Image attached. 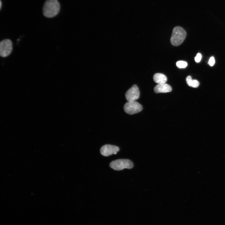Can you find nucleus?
Here are the masks:
<instances>
[{"label": "nucleus", "mask_w": 225, "mask_h": 225, "mask_svg": "<svg viewBox=\"0 0 225 225\" xmlns=\"http://www.w3.org/2000/svg\"><path fill=\"white\" fill-rule=\"evenodd\" d=\"M60 9V5L57 0H47L43 6V14L46 17L52 18L58 14Z\"/></svg>", "instance_id": "f257e3e1"}, {"label": "nucleus", "mask_w": 225, "mask_h": 225, "mask_svg": "<svg viewBox=\"0 0 225 225\" xmlns=\"http://www.w3.org/2000/svg\"><path fill=\"white\" fill-rule=\"evenodd\" d=\"M186 36V31L180 26L174 27L173 30L170 42L175 46L180 45L184 40Z\"/></svg>", "instance_id": "f03ea898"}, {"label": "nucleus", "mask_w": 225, "mask_h": 225, "mask_svg": "<svg viewBox=\"0 0 225 225\" xmlns=\"http://www.w3.org/2000/svg\"><path fill=\"white\" fill-rule=\"evenodd\" d=\"M132 161L128 159H119L111 162L110 167L112 169L117 171L121 170L124 168L131 169L133 167Z\"/></svg>", "instance_id": "7ed1b4c3"}, {"label": "nucleus", "mask_w": 225, "mask_h": 225, "mask_svg": "<svg viewBox=\"0 0 225 225\" xmlns=\"http://www.w3.org/2000/svg\"><path fill=\"white\" fill-rule=\"evenodd\" d=\"M123 108L124 111L130 115L139 112L142 109V106L135 101L128 102L124 104Z\"/></svg>", "instance_id": "20e7f679"}, {"label": "nucleus", "mask_w": 225, "mask_h": 225, "mask_svg": "<svg viewBox=\"0 0 225 225\" xmlns=\"http://www.w3.org/2000/svg\"><path fill=\"white\" fill-rule=\"evenodd\" d=\"M12 49L11 41L8 39L2 40L0 43V55L2 57H6L11 53Z\"/></svg>", "instance_id": "39448f33"}, {"label": "nucleus", "mask_w": 225, "mask_h": 225, "mask_svg": "<svg viewBox=\"0 0 225 225\" xmlns=\"http://www.w3.org/2000/svg\"><path fill=\"white\" fill-rule=\"evenodd\" d=\"M125 96L128 102L135 101L138 99L140 96V92L137 86L133 85L126 92Z\"/></svg>", "instance_id": "423d86ee"}, {"label": "nucleus", "mask_w": 225, "mask_h": 225, "mask_svg": "<svg viewBox=\"0 0 225 225\" xmlns=\"http://www.w3.org/2000/svg\"><path fill=\"white\" fill-rule=\"evenodd\" d=\"M119 150L118 147L111 145L106 144L103 146L100 149L101 154L104 156L107 157L114 154Z\"/></svg>", "instance_id": "0eeeda50"}, {"label": "nucleus", "mask_w": 225, "mask_h": 225, "mask_svg": "<svg viewBox=\"0 0 225 225\" xmlns=\"http://www.w3.org/2000/svg\"><path fill=\"white\" fill-rule=\"evenodd\" d=\"M172 88L170 86L166 83L158 84L154 88V92L156 93H165L170 92Z\"/></svg>", "instance_id": "6e6552de"}, {"label": "nucleus", "mask_w": 225, "mask_h": 225, "mask_svg": "<svg viewBox=\"0 0 225 225\" xmlns=\"http://www.w3.org/2000/svg\"><path fill=\"white\" fill-rule=\"evenodd\" d=\"M154 81L158 84L165 83L167 80V77L163 74L156 73L153 76Z\"/></svg>", "instance_id": "1a4fd4ad"}, {"label": "nucleus", "mask_w": 225, "mask_h": 225, "mask_svg": "<svg viewBox=\"0 0 225 225\" xmlns=\"http://www.w3.org/2000/svg\"><path fill=\"white\" fill-rule=\"evenodd\" d=\"M186 81L188 86L193 88H197L199 84V83L198 80H192L190 76L187 77Z\"/></svg>", "instance_id": "9d476101"}, {"label": "nucleus", "mask_w": 225, "mask_h": 225, "mask_svg": "<svg viewBox=\"0 0 225 225\" xmlns=\"http://www.w3.org/2000/svg\"><path fill=\"white\" fill-rule=\"evenodd\" d=\"M176 64L178 68H185L188 65V63L186 62L182 61H179L177 62Z\"/></svg>", "instance_id": "9b49d317"}, {"label": "nucleus", "mask_w": 225, "mask_h": 225, "mask_svg": "<svg viewBox=\"0 0 225 225\" xmlns=\"http://www.w3.org/2000/svg\"><path fill=\"white\" fill-rule=\"evenodd\" d=\"M202 58V55L200 53H198L195 57V60L197 62H200Z\"/></svg>", "instance_id": "f8f14e48"}, {"label": "nucleus", "mask_w": 225, "mask_h": 225, "mask_svg": "<svg viewBox=\"0 0 225 225\" xmlns=\"http://www.w3.org/2000/svg\"><path fill=\"white\" fill-rule=\"evenodd\" d=\"M215 63V60L214 57H211L209 60L208 63L210 66H212L214 65Z\"/></svg>", "instance_id": "ddd939ff"}, {"label": "nucleus", "mask_w": 225, "mask_h": 225, "mask_svg": "<svg viewBox=\"0 0 225 225\" xmlns=\"http://www.w3.org/2000/svg\"><path fill=\"white\" fill-rule=\"evenodd\" d=\"M0 8H1V5H2V4H1L2 2H1V0H0Z\"/></svg>", "instance_id": "4468645a"}, {"label": "nucleus", "mask_w": 225, "mask_h": 225, "mask_svg": "<svg viewBox=\"0 0 225 225\" xmlns=\"http://www.w3.org/2000/svg\"><path fill=\"white\" fill-rule=\"evenodd\" d=\"M117 152H115V153H114V154H117Z\"/></svg>", "instance_id": "2eb2a0df"}]
</instances>
